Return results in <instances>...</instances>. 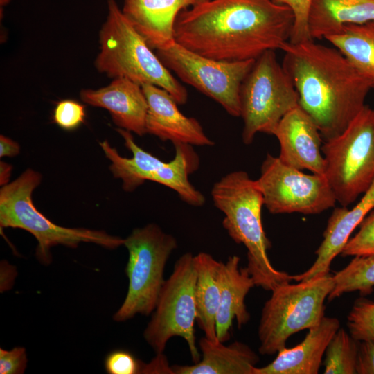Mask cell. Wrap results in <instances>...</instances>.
<instances>
[{"instance_id":"6da1fadb","label":"cell","mask_w":374,"mask_h":374,"mask_svg":"<svg viewBox=\"0 0 374 374\" xmlns=\"http://www.w3.org/2000/svg\"><path fill=\"white\" fill-rule=\"evenodd\" d=\"M293 24L291 10L273 0H208L179 13L174 39L208 58L245 61L280 49Z\"/></svg>"},{"instance_id":"7a4b0ae2","label":"cell","mask_w":374,"mask_h":374,"mask_svg":"<svg viewBox=\"0 0 374 374\" xmlns=\"http://www.w3.org/2000/svg\"><path fill=\"white\" fill-rule=\"evenodd\" d=\"M280 50L299 105L315 123L322 139L339 135L366 105L370 83L335 46L314 39L287 41Z\"/></svg>"},{"instance_id":"3957f363","label":"cell","mask_w":374,"mask_h":374,"mask_svg":"<svg viewBox=\"0 0 374 374\" xmlns=\"http://www.w3.org/2000/svg\"><path fill=\"white\" fill-rule=\"evenodd\" d=\"M211 196L224 215L222 224L229 236L247 249L246 267L255 285L271 291L290 283L292 276L276 269L267 256L271 242L262 224L264 201L256 180L243 170L231 172L214 184Z\"/></svg>"},{"instance_id":"277c9868","label":"cell","mask_w":374,"mask_h":374,"mask_svg":"<svg viewBox=\"0 0 374 374\" xmlns=\"http://www.w3.org/2000/svg\"><path fill=\"white\" fill-rule=\"evenodd\" d=\"M96 69L112 78L151 84L167 91L178 105L188 100L186 89L172 75L123 15L115 0H107V15L99 33Z\"/></svg>"},{"instance_id":"5b68a950","label":"cell","mask_w":374,"mask_h":374,"mask_svg":"<svg viewBox=\"0 0 374 374\" xmlns=\"http://www.w3.org/2000/svg\"><path fill=\"white\" fill-rule=\"evenodd\" d=\"M41 181L39 172L27 169L0 190L1 229H21L32 234L38 242L35 254L41 263L50 264L52 260L50 249L60 244L74 249L81 242H89L114 249L124 244V239L105 231L64 227L46 217L32 200L33 192Z\"/></svg>"},{"instance_id":"8992f818","label":"cell","mask_w":374,"mask_h":374,"mask_svg":"<svg viewBox=\"0 0 374 374\" xmlns=\"http://www.w3.org/2000/svg\"><path fill=\"white\" fill-rule=\"evenodd\" d=\"M334 285L332 276L328 274L295 284L285 283L271 290L258 325L259 353L274 355L285 348L291 335L318 326Z\"/></svg>"},{"instance_id":"52a82bcc","label":"cell","mask_w":374,"mask_h":374,"mask_svg":"<svg viewBox=\"0 0 374 374\" xmlns=\"http://www.w3.org/2000/svg\"><path fill=\"white\" fill-rule=\"evenodd\" d=\"M123 245L129 253L125 269L129 282L125 298L113 316L117 322L152 313L166 280V265L177 241L158 225L149 224L134 229Z\"/></svg>"},{"instance_id":"ba28073f","label":"cell","mask_w":374,"mask_h":374,"mask_svg":"<svg viewBox=\"0 0 374 374\" xmlns=\"http://www.w3.org/2000/svg\"><path fill=\"white\" fill-rule=\"evenodd\" d=\"M116 131L132 153V158L121 156L107 141L100 142V145L111 161L109 169L114 177L122 180L124 190L132 192L145 181H152L172 189L189 205L204 204L205 197L188 179V175L196 171L199 165L198 155L191 145L173 143L175 156L170 162H164L140 148L130 132L121 128Z\"/></svg>"},{"instance_id":"9c48e42d","label":"cell","mask_w":374,"mask_h":374,"mask_svg":"<svg viewBox=\"0 0 374 374\" xmlns=\"http://www.w3.org/2000/svg\"><path fill=\"white\" fill-rule=\"evenodd\" d=\"M321 151L324 175L337 202L351 204L374 181V109L365 105L339 135L323 143Z\"/></svg>"},{"instance_id":"30bf717a","label":"cell","mask_w":374,"mask_h":374,"mask_svg":"<svg viewBox=\"0 0 374 374\" xmlns=\"http://www.w3.org/2000/svg\"><path fill=\"white\" fill-rule=\"evenodd\" d=\"M299 105L293 81L269 50L255 60L240 89L242 141L251 144L257 133L272 134L280 120Z\"/></svg>"},{"instance_id":"8fae6325","label":"cell","mask_w":374,"mask_h":374,"mask_svg":"<svg viewBox=\"0 0 374 374\" xmlns=\"http://www.w3.org/2000/svg\"><path fill=\"white\" fill-rule=\"evenodd\" d=\"M195 280L194 256L185 253L176 261L172 274L165 280L143 332L145 340L156 354L163 353L168 341L179 337L187 343L193 363L200 360L194 328L197 318Z\"/></svg>"},{"instance_id":"7c38bea8","label":"cell","mask_w":374,"mask_h":374,"mask_svg":"<svg viewBox=\"0 0 374 374\" xmlns=\"http://www.w3.org/2000/svg\"><path fill=\"white\" fill-rule=\"evenodd\" d=\"M155 53L184 82L215 100L231 116H240V87L255 60H216L195 53L175 40Z\"/></svg>"},{"instance_id":"4fadbf2b","label":"cell","mask_w":374,"mask_h":374,"mask_svg":"<svg viewBox=\"0 0 374 374\" xmlns=\"http://www.w3.org/2000/svg\"><path fill=\"white\" fill-rule=\"evenodd\" d=\"M264 205L272 214L315 215L334 207L337 199L324 175L305 174L269 154L256 180Z\"/></svg>"},{"instance_id":"5bb4252c","label":"cell","mask_w":374,"mask_h":374,"mask_svg":"<svg viewBox=\"0 0 374 374\" xmlns=\"http://www.w3.org/2000/svg\"><path fill=\"white\" fill-rule=\"evenodd\" d=\"M272 135L280 144L279 159L285 165L312 173L325 175L322 138L312 118L299 105L278 122Z\"/></svg>"},{"instance_id":"9a60e30c","label":"cell","mask_w":374,"mask_h":374,"mask_svg":"<svg viewBox=\"0 0 374 374\" xmlns=\"http://www.w3.org/2000/svg\"><path fill=\"white\" fill-rule=\"evenodd\" d=\"M141 87L148 103L147 133L172 143L199 146L214 144L195 118L187 117L179 111L177 103L167 91L151 84H143Z\"/></svg>"},{"instance_id":"2e32d148","label":"cell","mask_w":374,"mask_h":374,"mask_svg":"<svg viewBox=\"0 0 374 374\" xmlns=\"http://www.w3.org/2000/svg\"><path fill=\"white\" fill-rule=\"evenodd\" d=\"M373 209L374 181L353 208L342 206L334 209L328 220L323 240L315 251V261L304 272L292 276V279L299 282L328 275L334 258L341 253L351 233Z\"/></svg>"},{"instance_id":"e0dca14e","label":"cell","mask_w":374,"mask_h":374,"mask_svg":"<svg viewBox=\"0 0 374 374\" xmlns=\"http://www.w3.org/2000/svg\"><path fill=\"white\" fill-rule=\"evenodd\" d=\"M81 100L90 105L105 108L119 127L139 136L146 132L148 103L141 85L126 78H115L98 89H82Z\"/></svg>"},{"instance_id":"ac0fdd59","label":"cell","mask_w":374,"mask_h":374,"mask_svg":"<svg viewBox=\"0 0 374 374\" xmlns=\"http://www.w3.org/2000/svg\"><path fill=\"white\" fill-rule=\"evenodd\" d=\"M339 328L338 319L324 316L300 344L278 351L270 364L256 367L254 374H317L326 348Z\"/></svg>"},{"instance_id":"d6986e66","label":"cell","mask_w":374,"mask_h":374,"mask_svg":"<svg viewBox=\"0 0 374 374\" xmlns=\"http://www.w3.org/2000/svg\"><path fill=\"white\" fill-rule=\"evenodd\" d=\"M188 8L187 0H123L122 12L154 51L174 41L179 13Z\"/></svg>"},{"instance_id":"ffe728a7","label":"cell","mask_w":374,"mask_h":374,"mask_svg":"<svg viewBox=\"0 0 374 374\" xmlns=\"http://www.w3.org/2000/svg\"><path fill=\"white\" fill-rule=\"evenodd\" d=\"M240 258L229 256L222 262L219 272L220 300L216 317V333L221 342L230 338L233 321L236 319L240 328L249 322L250 314L244 300L255 283L247 267L240 268Z\"/></svg>"},{"instance_id":"44dd1931","label":"cell","mask_w":374,"mask_h":374,"mask_svg":"<svg viewBox=\"0 0 374 374\" xmlns=\"http://www.w3.org/2000/svg\"><path fill=\"white\" fill-rule=\"evenodd\" d=\"M200 360L192 365H172L174 374H254L258 355L247 344L226 346L204 337L199 341Z\"/></svg>"},{"instance_id":"7402d4cb","label":"cell","mask_w":374,"mask_h":374,"mask_svg":"<svg viewBox=\"0 0 374 374\" xmlns=\"http://www.w3.org/2000/svg\"><path fill=\"white\" fill-rule=\"evenodd\" d=\"M374 21V0H314L308 28L312 39H322L346 24Z\"/></svg>"},{"instance_id":"603a6c76","label":"cell","mask_w":374,"mask_h":374,"mask_svg":"<svg viewBox=\"0 0 374 374\" xmlns=\"http://www.w3.org/2000/svg\"><path fill=\"white\" fill-rule=\"evenodd\" d=\"M222 263L205 252L194 256L196 321L205 337L212 341H218L216 317L220 300L219 272Z\"/></svg>"},{"instance_id":"cb8c5ba5","label":"cell","mask_w":374,"mask_h":374,"mask_svg":"<svg viewBox=\"0 0 374 374\" xmlns=\"http://www.w3.org/2000/svg\"><path fill=\"white\" fill-rule=\"evenodd\" d=\"M324 39L337 48L374 89V21L344 24Z\"/></svg>"},{"instance_id":"d4e9b609","label":"cell","mask_w":374,"mask_h":374,"mask_svg":"<svg viewBox=\"0 0 374 374\" xmlns=\"http://www.w3.org/2000/svg\"><path fill=\"white\" fill-rule=\"evenodd\" d=\"M332 277L335 285L327 298L329 301L354 291L362 296L371 294L374 287V254L355 256Z\"/></svg>"},{"instance_id":"484cf974","label":"cell","mask_w":374,"mask_h":374,"mask_svg":"<svg viewBox=\"0 0 374 374\" xmlns=\"http://www.w3.org/2000/svg\"><path fill=\"white\" fill-rule=\"evenodd\" d=\"M359 341L339 328L330 341L323 362L325 374H357Z\"/></svg>"},{"instance_id":"4316f807","label":"cell","mask_w":374,"mask_h":374,"mask_svg":"<svg viewBox=\"0 0 374 374\" xmlns=\"http://www.w3.org/2000/svg\"><path fill=\"white\" fill-rule=\"evenodd\" d=\"M347 326L358 341H374V302L364 297L357 299L347 316Z\"/></svg>"},{"instance_id":"83f0119b","label":"cell","mask_w":374,"mask_h":374,"mask_svg":"<svg viewBox=\"0 0 374 374\" xmlns=\"http://www.w3.org/2000/svg\"><path fill=\"white\" fill-rule=\"evenodd\" d=\"M359 226L358 232L349 238L341 251L342 256L374 254V211L370 212Z\"/></svg>"},{"instance_id":"f1b7e54d","label":"cell","mask_w":374,"mask_h":374,"mask_svg":"<svg viewBox=\"0 0 374 374\" xmlns=\"http://www.w3.org/2000/svg\"><path fill=\"white\" fill-rule=\"evenodd\" d=\"M287 6L294 15V24L289 42L300 43L312 39L310 37L308 21L314 0H273Z\"/></svg>"},{"instance_id":"f546056e","label":"cell","mask_w":374,"mask_h":374,"mask_svg":"<svg viewBox=\"0 0 374 374\" xmlns=\"http://www.w3.org/2000/svg\"><path fill=\"white\" fill-rule=\"evenodd\" d=\"M105 369L109 374L143 373L144 364L130 351L117 349L111 351L104 361Z\"/></svg>"},{"instance_id":"4dcf8cb0","label":"cell","mask_w":374,"mask_h":374,"mask_svg":"<svg viewBox=\"0 0 374 374\" xmlns=\"http://www.w3.org/2000/svg\"><path fill=\"white\" fill-rule=\"evenodd\" d=\"M84 107L72 100L59 102L54 110V121L64 130L75 129L84 122Z\"/></svg>"},{"instance_id":"1f68e13d","label":"cell","mask_w":374,"mask_h":374,"mask_svg":"<svg viewBox=\"0 0 374 374\" xmlns=\"http://www.w3.org/2000/svg\"><path fill=\"white\" fill-rule=\"evenodd\" d=\"M26 348L18 346L7 350L0 348V373L22 374L27 365Z\"/></svg>"},{"instance_id":"d6a6232c","label":"cell","mask_w":374,"mask_h":374,"mask_svg":"<svg viewBox=\"0 0 374 374\" xmlns=\"http://www.w3.org/2000/svg\"><path fill=\"white\" fill-rule=\"evenodd\" d=\"M357 374H374V341H359Z\"/></svg>"},{"instance_id":"836d02e7","label":"cell","mask_w":374,"mask_h":374,"mask_svg":"<svg viewBox=\"0 0 374 374\" xmlns=\"http://www.w3.org/2000/svg\"><path fill=\"white\" fill-rule=\"evenodd\" d=\"M173 373L172 367L168 366L167 359L163 353L157 354L156 357L150 363L144 364L143 373Z\"/></svg>"},{"instance_id":"e575fe53","label":"cell","mask_w":374,"mask_h":374,"mask_svg":"<svg viewBox=\"0 0 374 374\" xmlns=\"http://www.w3.org/2000/svg\"><path fill=\"white\" fill-rule=\"evenodd\" d=\"M19 145L4 135L0 136V157H14L19 153Z\"/></svg>"},{"instance_id":"d590c367","label":"cell","mask_w":374,"mask_h":374,"mask_svg":"<svg viewBox=\"0 0 374 374\" xmlns=\"http://www.w3.org/2000/svg\"><path fill=\"white\" fill-rule=\"evenodd\" d=\"M12 166L3 161L0 162V184L4 186L8 184Z\"/></svg>"},{"instance_id":"8d00e7d4","label":"cell","mask_w":374,"mask_h":374,"mask_svg":"<svg viewBox=\"0 0 374 374\" xmlns=\"http://www.w3.org/2000/svg\"><path fill=\"white\" fill-rule=\"evenodd\" d=\"M206 1H208V0H187L188 8L193 5L200 3Z\"/></svg>"},{"instance_id":"74e56055","label":"cell","mask_w":374,"mask_h":374,"mask_svg":"<svg viewBox=\"0 0 374 374\" xmlns=\"http://www.w3.org/2000/svg\"><path fill=\"white\" fill-rule=\"evenodd\" d=\"M8 3V0H1V5H5Z\"/></svg>"}]
</instances>
